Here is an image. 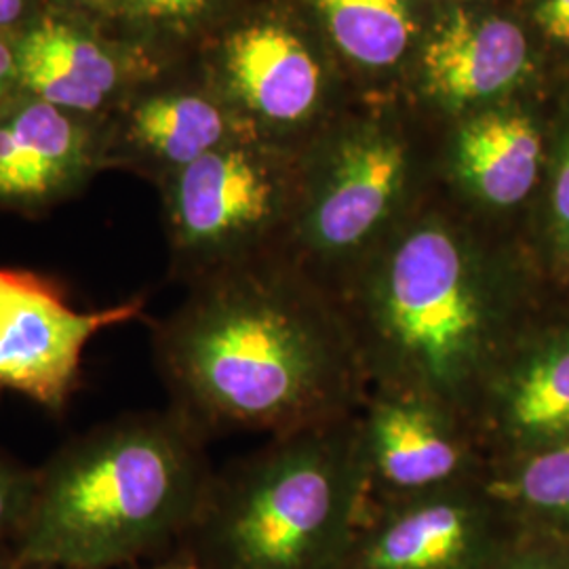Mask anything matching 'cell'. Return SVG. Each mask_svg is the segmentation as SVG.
Instances as JSON below:
<instances>
[{
	"label": "cell",
	"mask_w": 569,
	"mask_h": 569,
	"mask_svg": "<svg viewBox=\"0 0 569 569\" xmlns=\"http://www.w3.org/2000/svg\"><path fill=\"white\" fill-rule=\"evenodd\" d=\"M483 569H569V542L523 529L509 549Z\"/></svg>",
	"instance_id": "obj_22"
},
{
	"label": "cell",
	"mask_w": 569,
	"mask_h": 569,
	"mask_svg": "<svg viewBox=\"0 0 569 569\" xmlns=\"http://www.w3.org/2000/svg\"><path fill=\"white\" fill-rule=\"evenodd\" d=\"M44 2L49 11L81 16V18L103 23L122 0H44Z\"/></svg>",
	"instance_id": "obj_25"
},
{
	"label": "cell",
	"mask_w": 569,
	"mask_h": 569,
	"mask_svg": "<svg viewBox=\"0 0 569 569\" xmlns=\"http://www.w3.org/2000/svg\"><path fill=\"white\" fill-rule=\"evenodd\" d=\"M256 136L204 82L186 87L167 72L103 119V169L167 182L226 143Z\"/></svg>",
	"instance_id": "obj_13"
},
{
	"label": "cell",
	"mask_w": 569,
	"mask_h": 569,
	"mask_svg": "<svg viewBox=\"0 0 569 569\" xmlns=\"http://www.w3.org/2000/svg\"><path fill=\"white\" fill-rule=\"evenodd\" d=\"M545 163L538 127L519 112H491L468 121L448 159L451 207L489 226L533 199Z\"/></svg>",
	"instance_id": "obj_15"
},
{
	"label": "cell",
	"mask_w": 569,
	"mask_h": 569,
	"mask_svg": "<svg viewBox=\"0 0 569 569\" xmlns=\"http://www.w3.org/2000/svg\"><path fill=\"white\" fill-rule=\"evenodd\" d=\"M232 0H122L103 26L136 42L167 63L176 61L178 44L204 34L222 20Z\"/></svg>",
	"instance_id": "obj_19"
},
{
	"label": "cell",
	"mask_w": 569,
	"mask_h": 569,
	"mask_svg": "<svg viewBox=\"0 0 569 569\" xmlns=\"http://www.w3.org/2000/svg\"><path fill=\"white\" fill-rule=\"evenodd\" d=\"M0 569H20L13 549L9 545H0Z\"/></svg>",
	"instance_id": "obj_27"
},
{
	"label": "cell",
	"mask_w": 569,
	"mask_h": 569,
	"mask_svg": "<svg viewBox=\"0 0 569 569\" xmlns=\"http://www.w3.org/2000/svg\"><path fill=\"white\" fill-rule=\"evenodd\" d=\"M159 188L171 272L190 287L287 253L302 199V169L283 161L260 136H247Z\"/></svg>",
	"instance_id": "obj_5"
},
{
	"label": "cell",
	"mask_w": 569,
	"mask_h": 569,
	"mask_svg": "<svg viewBox=\"0 0 569 569\" xmlns=\"http://www.w3.org/2000/svg\"><path fill=\"white\" fill-rule=\"evenodd\" d=\"M18 87V51L16 41L0 39V100Z\"/></svg>",
	"instance_id": "obj_26"
},
{
	"label": "cell",
	"mask_w": 569,
	"mask_h": 569,
	"mask_svg": "<svg viewBox=\"0 0 569 569\" xmlns=\"http://www.w3.org/2000/svg\"><path fill=\"white\" fill-rule=\"evenodd\" d=\"M103 171V121L18 87L0 100V213L41 218Z\"/></svg>",
	"instance_id": "obj_12"
},
{
	"label": "cell",
	"mask_w": 569,
	"mask_h": 569,
	"mask_svg": "<svg viewBox=\"0 0 569 569\" xmlns=\"http://www.w3.org/2000/svg\"><path fill=\"white\" fill-rule=\"evenodd\" d=\"M521 531L483 479L367 512L342 569H483Z\"/></svg>",
	"instance_id": "obj_9"
},
{
	"label": "cell",
	"mask_w": 569,
	"mask_h": 569,
	"mask_svg": "<svg viewBox=\"0 0 569 569\" xmlns=\"http://www.w3.org/2000/svg\"><path fill=\"white\" fill-rule=\"evenodd\" d=\"M207 70L204 82L253 133L302 121L321 91V70L308 47L268 16L222 26L209 44Z\"/></svg>",
	"instance_id": "obj_14"
},
{
	"label": "cell",
	"mask_w": 569,
	"mask_h": 569,
	"mask_svg": "<svg viewBox=\"0 0 569 569\" xmlns=\"http://www.w3.org/2000/svg\"><path fill=\"white\" fill-rule=\"evenodd\" d=\"M361 519L488 477V460L467 418L422 395L369 388L355 413Z\"/></svg>",
	"instance_id": "obj_7"
},
{
	"label": "cell",
	"mask_w": 569,
	"mask_h": 569,
	"mask_svg": "<svg viewBox=\"0 0 569 569\" xmlns=\"http://www.w3.org/2000/svg\"><path fill=\"white\" fill-rule=\"evenodd\" d=\"M207 437L169 406L127 413L41 468L11 549L20 568L112 569L186 533L216 470Z\"/></svg>",
	"instance_id": "obj_3"
},
{
	"label": "cell",
	"mask_w": 569,
	"mask_h": 569,
	"mask_svg": "<svg viewBox=\"0 0 569 569\" xmlns=\"http://www.w3.org/2000/svg\"><path fill=\"white\" fill-rule=\"evenodd\" d=\"M47 11L44 0H0V39L18 41Z\"/></svg>",
	"instance_id": "obj_23"
},
{
	"label": "cell",
	"mask_w": 569,
	"mask_h": 569,
	"mask_svg": "<svg viewBox=\"0 0 569 569\" xmlns=\"http://www.w3.org/2000/svg\"><path fill=\"white\" fill-rule=\"evenodd\" d=\"M369 388L422 395L465 418L489 373L552 298L533 260L489 226L427 203L340 293Z\"/></svg>",
	"instance_id": "obj_2"
},
{
	"label": "cell",
	"mask_w": 569,
	"mask_h": 569,
	"mask_svg": "<svg viewBox=\"0 0 569 569\" xmlns=\"http://www.w3.org/2000/svg\"><path fill=\"white\" fill-rule=\"evenodd\" d=\"M467 420L488 470L569 439V306H550L517 338Z\"/></svg>",
	"instance_id": "obj_10"
},
{
	"label": "cell",
	"mask_w": 569,
	"mask_h": 569,
	"mask_svg": "<svg viewBox=\"0 0 569 569\" xmlns=\"http://www.w3.org/2000/svg\"><path fill=\"white\" fill-rule=\"evenodd\" d=\"M20 569H66V568H51V566H30V568H20Z\"/></svg>",
	"instance_id": "obj_29"
},
{
	"label": "cell",
	"mask_w": 569,
	"mask_h": 569,
	"mask_svg": "<svg viewBox=\"0 0 569 569\" xmlns=\"http://www.w3.org/2000/svg\"><path fill=\"white\" fill-rule=\"evenodd\" d=\"M143 298L79 310L53 279L0 266V390L63 411L81 385L84 348L103 329L136 321Z\"/></svg>",
	"instance_id": "obj_8"
},
{
	"label": "cell",
	"mask_w": 569,
	"mask_h": 569,
	"mask_svg": "<svg viewBox=\"0 0 569 569\" xmlns=\"http://www.w3.org/2000/svg\"><path fill=\"white\" fill-rule=\"evenodd\" d=\"M531 260L552 302L569 306V140L550 173L538 247Z\"/></svg>",
	"instance_id": "obj_20"
},
{
	"label": "cell",
	"mask_w": 569,
	"mask_h": 569,
	"mask_svg": "<svg viewBox=\"0 0 569 569\" xmlns=\"http://www.w3.org/2000/svg\"><path fill=\"white\" fill-rule=\"evenodd\" d=\"M542 32L559 42H569V0H542L536 9Z\"/></svg>",
	"instance_id": "obj_24"
},
{
	"label": "cell",
	"mask_w": 569,
	"mask_h": 569,
	"mask_svg": "<svg viewBox=\"0 0 569 569\" xmlns=\"http://www.w3.org/2000/svg\"><path fill=\"white\" fill-rule=\"evenodd\" d=\"M486 486L519 528L569 542V439L489 468Z\"/></svg>",
	"instance_id": "obj_17"
},
{
	"label": "cell",
	"mask_w": 569,
	"mask_h": 569,
	"mask_svg": "<svg viewBox=\"0 0 569 569\" xmlns=\"http://www.w3.org/2000/svg\"><path fill=\"white\" fill-rule=\"evenodd\" d=\"M16 51L18 89L91 121L108 119L173 66L100 21L60 11L34 21Z\"/></svg>",
	"instance_id": "obj_11"
},
{
	"label": "cell",
	"mask_w": 569,
	"mask_h": 569,
	"mask_svg": "<svg viewBox=\"0 0 569 569\" xmlns=\"http://www.w3.org/2000/svg\"><path fill=\"white\" fill-rule=\"evenodd\" d=\"M152 350L169 406L207 439L340 422L369 392L340 300L289 253L190 284Z\"/></svg>",
	"instance_id": "obj_1"
},
{
	"label": "cell",
	"mask_w": 569,
	"mask_h": 569,
	"mask_svg": "<svg viewBox=\"0 0 569 569\" xmlns=\"http://www.w3.org/2000/svg\"><path fill=\"white\" fill-rule=\"evenodd\" d=\"M427 203L409 142L388 129L357 131L302 171L287 253L340 300L359 268Z\"/></svg>",
	"instance_id": "obj_6"
},
{
	"label": "cell",
	"mask_w": 569,
	"mask_h": 569,
	"mask_svg": "<svg viewBox=\"0 0 569 569\" xmlns=\"http://www.w3.org/2000/svg\"><path fill=\"white\" fill-rule=\"evenodd\" d=\"M327 30L346 56L367 68L403 58L416 34L406 0H317Z\"/></svg>",
	"instance_id": "obj_18"
},
{
	"label": "cell",
	"mask_w": 569,
	"mask_h": 569,
	"mask_svg": "<svg viewBox=\"0 0 569 569\" xmlns=\"http://www.w3.org/2000/svg\"><path fill=\"white\" fill-rule=\"evenodd\" d=\"M37 470L0 453V545H13L32 507Z\"/></svg>",
	"instance_id": "obj_21"
},
{
	"label": "cell",
	"mask_w": 569,
	"mask_h": 569,
	"mask_svg": "<svg viewBox=\"0 0 569 569\" xmlns=\"http://www.w3.org/2000/svg\"><path fill=\"white\" fill-rule=\"evenodd\" d=\"M154 569H201V566H199L190 555H186L182 559L169 561V563H163V566H159V568Z\"/></svg>",
	"instance_id": "obj_28"
},
{
	"label": "cell",
	"mask_w": 569,
	"mask_h": 569,
	"mask_svg": "<svg viewBox=\"0 0 569 569\" xmlns=\"http://www.w3.org/2000/svg\"><path fill=\"white\" fill-rule=\"evenodd\" d=\"M361 502L355 416L270 437L213 475L188 555L201 569H342Z\"/></svg>",
	"instance_id": "obj_4"
},
{
	"label": "cell",
	"mask_w": 569,
	"mask_h": 569,
	"mask_svg": "<svg viewBox=\"0 0 569 569\" xmlns=\"http://www.w3.org/2000/svg\"><path fill=\"white\" fill-rule=\"evenodd\" d=\"M529 63L523 30L496 16L453 13L430 37L422 72L441 102L467 106L509 91Z\"/></svg>",
	"instance_id": "obj_16"
}]
</instances>
